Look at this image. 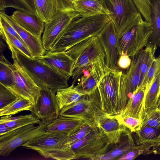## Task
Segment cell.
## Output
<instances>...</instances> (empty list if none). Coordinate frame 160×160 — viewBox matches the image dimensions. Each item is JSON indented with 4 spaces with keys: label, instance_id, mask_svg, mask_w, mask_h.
<instances>
[{
    "label": "cell",
    "instance_id": "cell-1",
    "mask_svg": "<svg viewBox=\"0 0 160 160\" xmlns=\"http://www.w3.org/2000/svg\"><path fill=\"white\" fill-rule=\"evenodd\" d=\"M102 110L109 116L120 114L128 99L126 92V76L122 71L109 69L93 92Z\"/></svg>",
    "mask_w": 160,
    "mask_h": 160
},
{
    "label": "cell",
    "instance_id": "cell-2",
    "mask_svg": "<svg viewBox=\"0 0 160 160\" xmlns=\"http://www.w3.org/2000/svg\"><path fill=\"white\" fill-rule=\"evenodd\" d=\"M111 20L110 16L106 14L82 16L75 18L48 51L65 52L86 39L98 36Z\"/></svg>",
    "mask_w": 160,
    "mask_h": 160
},
{
    "label": "cell",
    "instance_id": "cell-3",
    "mask_svg": "<svg viewBox=\"0 0 160 160\" xmlns=\"http://www.w3.org/2000/svg\"><path fill=\"white\" fill-rule=\"evenodd\" d=\"M75 61L72 75L75 84L83 73L96 61L105 58V53L97 36L86 39L65 51Z\"/></svg>",
    "mask_w": 160,
    "mask_h": 160
},
{
    "label": "cell",
    "instance_id": "cell-4",
    "mask_svg": "<svg viewBox=\"0 0 160 160\" xmlns=\"http://www.w3.org/2000/svg\"><path fill=\"white\" fill-rule=\"evenodd\" d=\"M57 11L45 23L42 38L44 49L49 51L64 33L71 22L81 15L75 9L72 0H57Z\"/></svg>",
    "mask_w": 160,
    "mask_h": 160
},
{
    "label": "cell",
    "instance_id": "cell-5",
    "mask_svg": "<svg viewBox=\"0 0 160 160\" xmlns=\"http://www.w3.org/2000/svg\"><path fill=\"white\" fill-rule=\"evenodd\" d=\"M152 32V24L143 20L139 12L132 23L123 32L118 34V50L119 55L127 52L132 57L148 45Z\"/></svg>",
    "mask_w": 160,
    "mask_h": 160
},
{
    "label": "cell",
    "instance_id": "cell-6",
    "mask_svg": "<svg viewBox=\"0 0 160 160\" xmlns=\"http://www.w3.org/2000/svg\"><path fill=\"white\" fill-rule=\"evenodd\" d=\"M12 58H14L38 86L47 87L56 91L68 87V80L44 64L33 59L31 60L11 50Z\"/></svg>",
    "mask_w": 160,
    "mask_h": 160
},
{
    "label": "cell",
    "instance_id": "cell-7",
    "mask_svg": "<svg viewBox=\"0 0 160 160\" xmlns=\"http://www.w3.org/2000/svg\"><path fill=\"white\" fill-rule=\"evenodd\" d=\"M110 145L104 131L98 125L74 143L71 149L75 159L101 160Z\"/></svg>",
    "mask_w": 160,
    "mask_h": 160
},
{
    "label": "cell",
    "instance_id": "cell-8",
    "mask_svg": "<svg viewBox=\"0 0 160 160\" xmlns=\"http://www.w3.org/2000/svg\"><path fill=\"white\" fill-rule=\"evenodd\" d=\"M68 134L50 132L29 141L22 146L36 151L46 158L58 160L72 159L70 152L62 144Z\"/></svg>",
    "mask_w": 160,
    "mask_h": 160
},
{
    "label": "cell",
    "instance_id": "cell-9",
    "mask_svg": "<svg viewBox=\"0 0 160 160\" xmlns=\"http://www.w3.org/2000/svg\"><path fill=\"white\" fill-rule=\"evenodd\" d=\"M49 123L41 122L38 126L35 124L28 125L0 136V155L7 157L28 141L48 133L45 128Z\"/></svg>",
    "mask_w": 160,
    "mask_h": 160
},
{
    "label": "cell",
    "instance_id": "cell-10",
    "mask_svg": "<svg viewBox=\"0 0 160 160\" xmlns=\"http://www.w3.org/2000/svg\"><path fill=\"white\" fill-rule=\"evenodd\" d=\"M107 114L101 109L93 93L83 96L76 102L60 110L62 116L80 118L88 122L98 123Z\"/></svg>",
    "mask_w": 160,
    "mask_h": 160
},
{
    "label": "cell",
    "instance_id": "cell-11",
    "mask_svg": "<svg viewBox=\"0 0 160 160\" xmlns=\"http://www.w3.org/2000/svg\"><path fill=\"white\" fill-rule=\"evenodd\" d=\"M56 93L47 87L39 86L36 102L31 112L43 123H50L60 115Z\"/></svg>",
    "mask_w": 160,
    "mask_h": 160
},
{
    "label": "cell",
    "instance_id": "cell-12",
    "mask_svg": "<svg viewBox=\"0 0 160 160\" xmlns=\"http://www.w3.org/2000/svg\"><path fill=\"white\" fill-rule=\"evenodd\" d=\"M118 34L124 31L139 12L132 0H103Z\"/></svg>",
    "mask_w": 160,
    "mask_h": 160
},
{
    "label": "cell",
    "instance_id": "cell-13",
    "mask_svg": "<svg viewBox=\"0 0 160 160\" xmlns=\"http://www.w3.org/2000/svg\"><path fill=\"white\" fill-rule=\"evenodd\" d=\"M12 58L14 83L13 85L7 87L20 97L28 100L34 105L38 94L39 86L16 59Z\"/></svg>",
    "mask_w": 160,
    "mask_h": 160
},
{
    "label": "cell",
    "instance_id": "cell-14",
    "mask_svg": "<svg viewBox=\"0 0 160 160\" xmlns=\"http://www.w3.org/2000/svg\"><path fill=\"white\" fill-rule=\"evenodd\" d=\"M118 35L115 25L111 20L97 36L105 53L106 65L110 69L114 70H118Z\"/></svg>",
    "mask_w": 160,
    "mask_h": 160
},
{
    "label": "cell",
    "instance_id": "cell-15",
    "mask_svg": "<svg viewBox=\"0 0 160 160\" xmlns=\"http://www.w3.org/2000/svg\"><path fill=\"white\" fill-rule=\"evenodd\" d=\"M33 59L48 66L68 80L72 76L75 61L65 52L46 51L43 55Z\"/></svg>",
    "mask_w": 160,
    "mask_h": 160
},
{
    "label": "cell",
    "instance_id": "cell-16",
    "mask_svg": "<svg viewBox=\"0 0 160 160\" xmlns=\"http://www.w3.org/2000/svg\"><path fill=\"white\" fill-rule=\"evenodd\" d=\"M0 16L4 18L15 29L31 52L33 58L43 55L45 50L41 38L34 36L18 24L11 16L4 11H0Z\"/></svg>",
    "mask_w": 160,
    "mask_h": 160
},
{
    "label": "cell",
    "instance_id": "cell-17",
    "mask_svg": "<svg viewBox=\"0 0 160 160\" xmlns=\"http://www.w3.org/2000/svg\"><path fill=\"white\" fill-rule=\"evenodd\" d=\"M98 124L104 131L111 144L117 143L123 136L131 132L121 122L118 115H107L102 118Z\"/></svg>",
    "mask_w": 160,
    "mask_h": 160
},
{
    "label": "cell",
    "instance_id": "cell-18",
    "mask_svg": "<svg viewBox=\"0 0 160 160\" xmlns=\"http://www.w3.org/2000/svg\"><path fill=\"white\" fill-rule=\"evenodd\" d=\"M109 69L105 58L99 59L88 69L89 74L81 77L78 84L87 94L91 93L96 89L98 84Z\"/></svg>",
    "mask_w": 160,
    "mask_h": 160
},
{
    "label": "cell",
    "instance_id": "cell-19",
    "mask_svg": "<svg viewBox=\"0 0 160 160\" xmlns=\"http://www.w3.org/2000/svg\"><path fill=\"white\" fill-rule=\"evenodd\" d=\"M11 16L21 27L36 37L41 38V34L44 32L45 23L37 13L18 10L14 11Z\"/></svg>",
    "mask_w": 160,
    "mask_h": 160
},
{
    "label": "cell",
    "instance_id": "cell-20",
    "mask_svg": "<svg viewBox=\"0 0 160 160\" xmlns=\"http://www.w3.org/2000/svg\"><path fill=\"white\" fill-rule=\"evenodd\" d=\"M92 123L78 118L59 115L58 118L48 124L45 130L50 132L64 133L68 134L86 124Z\"/></svg>",
    "mask_w": 160,
    "mask_h": 160
},
{
    "label": "cell",
    "instance_id": "cell-21",
    "mask_svg": "<svg viewBox=\"0 0 160 160\" xmlns=\"http://www.w3.org/2000/svg\"><path fill=\"white\" fill-rule=\"evenodd\" d=\"M145 93L146 87H138L128 99L125 108L121 114L142 119L145 113Z\"/></svg>",
    "mask_w": 160,
    "mask_h": 160
},
{
    "label": "cell",
    "instance_id": "cell-22",
    "mask_svg": "<svg viewBox=\"0 0 160 160\" xmlns=\"http://www.w3.org/2000/svg\"><path fill=\"white\" fill-rule=\"evenodd\" d=\"M74 7L81 17L112 14L103 0H72Z\"/></svg>",
    "mask_w": 160,
    "mask_h": 160
},
{
    "label": "cell",
    "instance_id": "cell-23",
    "mask_svg": "<svg viewBox=\"0 0 160 160\" xmlns=\"http://www.w3.org/2000/svg\"><path fill=\"white\" fill-rule=\"evenodd\" d=\"M108 150L102 157L101 160L118 159L121 156L134 149L135 145L132 135V132L123 136L117 143L111 144Z\"/></svg>",
    "mask_w": 160,
    "mask_h": 160
},
{
    "label": "cell",
    "instance_id": "cell-24",
    "mask_svg": "<svg viewBox=\"0 0 160 160\" xmlns=\"http://www.w3.org/2000/svg\"><path fill=\"white\" fill-rule=\"evenodd\" d=\"M72 84L70 87L58 89L56 96L60 110L78 101L83 96L87 94L78 84Z\"/></svg>",
    "mask_w": 160,
    "mask_h": 160
},
{
    "label": "cell",
    "instance_id": "cell-25",
    "mask_svg": "<svg viewBox=\"0 0 160 160\" xmlns=\"http://www.w3.org/2000/svg\"><path fill=\"white\" fill-rule=\"evenodd\" d=\"M152 32L147 46L157 50L160 47V0H150Z\"/></svg>",
    "mask_w": 160,
    "mask_h": 160
},
{
    "label": "cell",
    "instance_id": "cell-26",
    "mask_svg": "<svg viewBox=\"0 0 160 160\" xmlns=\"http://www.w3.org/2000/svg\"><path fill=\"white\" fill-rule=\"evenodd\" d=\"M160 97V70L156 73L148 89L146 90L145 113L157 109Z\"/></svg>",
    "mask_w": 160,
    "mask_h": 160
},
{
    "label": "cell",
    "instance_id": "cell-27",
    "mask_svg": "<svg viewBox=\"0 0 160 160\" xmlns=\"http://www.w3.org/2000/svg\"><path fill=\"white\" fill-rule=\"evenodd\" d=\"M132 58L131 65L125 73L126 92L128 99L139 86L140 81V72L138 54Z\"/></svg>",
    "mask_w": 160,
    "mask_h": 160
},
{
    "label": "cell",
    "instance_id": "cell-28",
    "mask_svg": "<svg viewBox=\"0 0 160 160\" xmlns=\"http://www.w3.org/2000/svg\"><path fill=\"white\" fill-rule=\"evenodd\" d=\"M12 115L1 116L0 123H4L14 130L32 124H39L42 122L32 114L12 117Z\"/></svg>",
    "mask_w": 160,
    "mask_h": 160
},
{
    "label": "cell",
    "instance_id": "cell-29",
    "mask_svg": "<svg viewBox=\"0 0 160 160\" xmlns=\"http://www.w3.org/2000/svg\"><path fill=\"white\" fill-rule=\"evenodd\" d=\"M36 13L44 23L51 20L56 13L57 0H34Z\"/></svg>",
    "mask_w": 160,
    "mask_h": 160
},
{
    "label": "cell",
    "instance_id": "cell-30",
    "mask_svg": "<svg viewBox=\"0 0 160 160\" xmlns=\"http://www.w3.org/2000/svg\"><path fill=\"white\" fill-rule=\"evenodd\" d=\"M0 28V37L6 42L10 50H14L31 60L33 59L30 51L23 43L2 27Z\"/></svg>",
    "mask_w": 160,
    "mask_h": 160
},
{
    "label": "cell",
    "instance_id": "cell-31",
    "mask_svg": "<svg viewBox=\"0 0 160 160\" xmlns=\"http://www.w3.org/2000/svg\"><path fill=\"white\" fill-rule=\"evenodd\" d=\"M156 50L150 46H147L145 49L142 50L138 54L140 72L139 86L142 83L144 76L155 58L154 56Z\"/></svg>",
    "mask_w": 160,
    "mask_h": 160
},
{
    "label": "cell",
    "instance_id": "cell-32",
    "mask_svg": "<svg viewBox=\"0 0 160 160\" xmlns=\"http://www.w3.org/2000/svg\"><path fill=\"white\" fill-rule=\"evenodd\" d=\"M33 106L28 100L19 97L11 104L0 109V116L13 115L24 111H31Z\"/></svg>",
    "mask_w": 160,
    "mask_h": 160
},
{
    "label": "cell",
    "instance_id": "cell-33",
    "mask_svg": "<svg viewBox=\"0 0 160 160\" xmlns=\"http://www.w3.org/2000/svg\"><path fill=\"white\" fill-rule=\"evenodd\" d=\"M8 7L21 11L36 13L34 0H0V11H4Z\"/></svg>",
    "mask_w": 160,
    "mask_h": 160
},
{
    "label": "cell",
    "instance_id": "cell-34",
    "mask_svg": "<svg viewBox=\"0 0 160 160\" xmlns=\"http://www.w3.org/2000/svg\"><path fill=\"white\" fill-rule=\"evenodd\" d=\"M0 83L7 86L14 83L13 64L7 60L3 53L0 54Z\"/></svg>",
    "mask_w": 160,
    "mask_h": 160
},
{
    "label": "cell",
    "instance_id": "cell-35",
    "mask_svg": "<svg viewBox=\"0 0 160 160\" xmlns=\"http://www.w3.org/2000/svg\"><path fill=\"white\" fill-rule=\"evenodd\" d=\"M136 132L138 137L136 142L137 145L153 143L158 139L160 128L146 127L141 128Z\"/></svg>",
    "mask_w": 160,
    "mask_h": 160
},
{
    "label": "cell",
    "instance_id": "cell-36",
    "mask_svg": "<svg viewBox=\"0 0 160 160\" xmlns=\"http://www.w3.org/2000/svg\"><path fill=\"white\" fill-rule=\"evenodd\" d=\"M152 143H145L137 146L134 149L120 157L118 160H133L141 155L149 154L153 152Z\"/></svg>",
    "mask_w": 160,
    "mask_h": 160
},
{
    "label": "cell",
    "instance_id": "cell-37",
    "mask_svg": "<svg viewBox=\"0 0 160 160\" xmlns=\"http://www.w3.org/2000/svg\"><path fill=\"white\" fill-rule=\"evenodd\" d=\"M19 97L8 87L0 83V109L11 104Z\"/></svg>",
    "mask_w": 160,
    "mask_h": 160
},
{
    "label": "cell",
    "instance_id": "cell-38",
    "mask_svg": "<svg viewBox=\"0 0 160 160\" xmlns=\"http://www.w3.org/2000/svg\"><path fill=\"white\" fill-rule=\"evenodd\" d=\"M146 127L160 128V108L144 113L140 128Z\"/></svg>",
    "mask_w": 160,
    "mask_h": 160
},
{
    "label": "cell",
    "instance_id": "cell-39",
    "mask_svg": "<svg viewBox=\"0 0 160 160\" xmlns=\"http://www.w3.org/2000/svg\"><path fill=\"white\" fill-rule=\"evenodd\" d=\"M160 70V55L155 58L148 69L141 84L139 87H146L147 90L151 84L155 75Z\"/></svg>",
    "mask_w": 160,
    "mask_h": 160
},
{
    "label": "cell",
    "instance_id": "cell-40",
    "mask_svg": "<svg viewBox=\"0 0 160 160\" xmlns=\"http://www.w3.org/2000/svg\"><path fill=\"white\" fill-rule=\"evenodd\" d=\"M138 12L145 21L151 23V3L150 0H132Z\"/></svg>",
    "mask_w": 160,
    "mask_h": 160
},
{
    "label": "cell",
    "instance_id": "cell-41",
    "mask_svg": "<svg viewBox=\"0 0 160 160\" xmlns=\"http://www.w3.org/2000/svg\"><path fill=\"white\" fill-rule=\"evenodd\" d=\"M118 116L121 122L132 132H136L140 129L142 119L136 118L127 114H122L118 115Z\"/></svg>",
    "mask_w": 160,
    "mask_h": 160
},
{
    "label": "cell",
    "instance_id": "cell-42",
    "mask_svg": "<svg viewBox=\"0 0 160 160\" xmlns=\"http://www.w3.org/2000/svg\"><path fill=\"white\" fill-rule=\"evenodd\" d=\"M0 26L2 27L9 33L19 40L26 46L23 41L13 28L1 16H0Z\"/></svg>",
    "mask_w": 160,
    "mask_h": 160
},
{
    "label": "cell",
    "instance_id": "cell-43",
    "mask_svg": "<svg viewBox=\"0 0 160 160\" xmlns=\"http://www.w3.org/2000/svg\"><path fill=\"white\" fill-rule=\"evenodd\" d=\"M131 59L127 52H122L119 55L118 61V65L123 69H128L130 66Z\"/></svg>",
    "mask_w": 160,
    "mask_h": 160
},
{
    "label": "cell",
    "instance_id": "cell-44",
    "mask_svg": "<svg viewBox=\"0 0 160 160\" xmlns=\"http://www.w3.org/2000/svg\"><path fill=\"white\" fill-rule=\"evenodd\" d=\"M153 146L152 149L155 154H160V139L158 140L156 142L153 143Z\"/></svg>",
    "mask_w": 160,
    "mask_h": 160
},
{
    "label": "cell",
    "instance_id": "cell-45",
    "mask_svg": "<svg viewBox=\"0 0 160 160\" xmlns=\"http://www.w3.org/2000/svg\"><path fill=\"white\" fill-rule=\"evenodd\" d=\"M0 54L3 53V52L4 51L5 48V45L2 41V39H0Z\"/></svg>",
    "mask_w": 160,
    "mask_h": 160
},
{
    "label": "cell",
    "instance_id": "cell-46",
    "mask_svg": "<svg viewBox=\"0 0 160 160\" xmlns=\"http://www.w3.org/2000/svg\"><path fill=\"white\" fill-rule=\"evenodd\" d=\"M158 108H160V97L158 102Z\"/></svg>",
    "mask_w": 160,
    "mask_h": 160
},
{
    "label": "cell",
    "instance_id": "cell-47",
    "mask_svg": "<svg viewBox=\"0 0 160 160\" xmlns=\"http://www.w3.org/2000/svg\"><path fill=\"white\" fill-rule=\"evenodd\" d=\"M158 139H160V134H159V136H158Z\"/></svg>",
    "mask_w": 160,
    "mask_h": 160
}]
</instances>
